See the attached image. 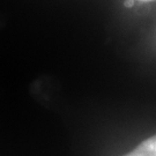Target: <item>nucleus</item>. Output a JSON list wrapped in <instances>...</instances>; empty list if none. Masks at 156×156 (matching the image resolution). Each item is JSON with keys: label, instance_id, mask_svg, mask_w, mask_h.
<instances>
[{"label": "nucleus", "instance_id": "1", "mask_svg": "<svg viewBox=\"0 0 156 156\" xmlns=\"http://www.w3.org/2000/svg\"><path fill=\"white\" fill-rule=\"evenodd\" d=\"M124 156H156V134L142 141L133 151Z\"/></svg>", "mask_w": 156, "mask_h": 156}, {"label": "nucleus", "instance_id": "2", "mask_svg": "<svg viewBox=\"0 0 156 156\" xmlns=\"http://www.w3.org/2000/svg\"><path fill=\"white\" fill-rule=\"evenodd\" d=\"M134 2H135V0H125L124 5H125V7L131 8V7H133V6H134Z\"/></svg>", "mask_w": 156, "mask_h": 156}, {"label": "nucleus", "instance_id": "3", "mask_svg": "<svg viewBox=\"0 0 156 156\" xmlns=\"http://www.w3.org/2000/svg\"><path fill=\"white\" fill-rule=\"evenodd\" d=\"M138 1H144V2H151V1H155V0H138Z\"/></svg>", "mask_w": 156, "mask_h": 156}]
</instances>
